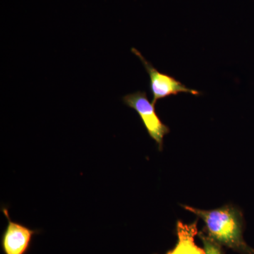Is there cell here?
Listing matches in <instances>:
<instances>
[{
    "instance_id": "4",
    "label": "cell",
    "mask_w": 254,
    "mask_h": 254,
    "mask_svg": "<svg viewBox=\"0 0 254 254\" xmlns=\"http://www.w3.org/2000/svg\"><path fill=\"white\" fill-rule=\"evenodd\" d=\"M8 225L1 237V248L4 254H26L31 247L32 239L38 230H32L22 224L12 221L10 218L9 210L6 207L1 208Z\"/></svg>"
},
{
    "instance_id": "5",
    "label": "cell",
    "mask_w": 254,
    "mask_h": 254,
    "mask_svg": "<svg viewBox=\"0 0 254 254\" xmlns=\"http://www.w3.org/2000/svg\"><path fill=\"white\" fill-rule=\"evenodd\" d=\"M198 233L197 221L191 224L177 222L176 245L165 254H205L204 250L195 243V237Z\"/></svg>"
},
{
    "instance_id": "3",
    "label": "cell",
    "mask_w": 254,
    "mask_h": 254,
    "mask_svg": "<svg viewBox=\"0 0 254 254\" xmlns=\"http://www.w3.org/2000/svg\"><path fill=\"white\" fill-rule=\"evenodd\" d=\"M131 52L139 58L149 75V88L153 95L152 103L153 105L156 104L159 100L168 98L171 95H177L180 93H190L195 96L200 95V92L188 88L173 76L159 71L136 48H131Z\"/></svg>"
},
{
    "instance_id": "1",
    "label": "cell",
    "mask_w": 254,
    "mask_h": 254,
    "mask_svg": "<svg viewBox=\"0 0 254 254\" xmlns=\"http://www.w3.org/2000/svg\"><path fill=\"white\" fill-rule=\"evenodd\" d=\"M182 207L203 220L206 235L219 245L239 254H254V249L244 239L243 217L238 209L231 205L211 210H200L189 205Z\"/></svg>"
},
{
    "instance_id": "6",
    "label": "cell",
    "mask_w": 254,
    "mask_h": 254,
    "mask_svg": "<svg viewBox=\"0 0 254 254\" xmlns=\"http://www.w3.org/2000/svg\"><path fill=\"white\" fill-rule=\"evenodd\" d=\"M198 236L203 243L205 254H225L222 250V246L212 240L205 232H198Z\"/></svg>"
},
{
    "instance_id": "2",
    "label": "cell",
    "mask_w": 254,
    "mask_h": 254,
    "mask_svg": "<svg viewBox=\"0 0 254 254\" xmlns=\"http://www.w3.org/2000/svg\"><path fill=\"white\" fill-rule=\"evenodd\" d=\"M123 101L136 112L148 134L158 144L159 150H163L164 137L170 133V128L159 118L155 105L148 100L146 92L138 91L127 94L123 97Z\"/></svg>"
}]
</instances>
